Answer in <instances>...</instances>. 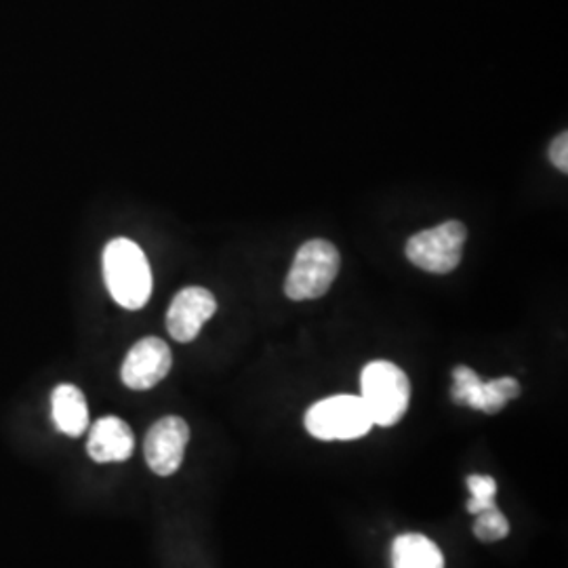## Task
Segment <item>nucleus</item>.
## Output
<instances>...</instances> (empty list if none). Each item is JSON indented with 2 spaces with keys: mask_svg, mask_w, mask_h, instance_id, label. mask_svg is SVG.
<instances>
[{
  "mask_svg": "<svg viewBox=\"0 0 568 568\" xmlns=\"http://www.w3.org/2000/svg\"><path fill=\"white\" fill-rule=\"evenodd\" d=\"M103 281L112 300L124 310H142L152 295V270L142 246L129 239L105 244Z\"/></svg>",
  "mask_w": 568,
  "mask_h": 568,
  "instance_id": "nucleus-1",
  "label": "nucleus"
},
{
  "mask_svg": "<svg viewBox=\"0 0 568 568\" xmlns=\"http://www.w3.org/2000/svg\"><path fill=\"white\" fill-rule=\"evenodd\" d=\"M361 398L373 426H396L410 405V382L400 366L389 361H373L361 375Z\"/></svg>",
  "mask_w": 568,
  "mask_h": 568,
  "instance_id": "nucleus-2",
  "label": "nucleus"
},
{
  "mask_svg": "<svg viewBox=\"0 0 568 568\" xmlns=\"http://www.w3.org/2000/svg\"><path fill=\"white\" fill-rule=\"evenodd\" d=\"M342 267L337 246L323 239L307 241L300 246L295 262L288 270L284 293L293 302L318 300L326 295Z\"/></svg>",
  "mask_w": 568,
  "mask_h": 568,
  "instance_id": "nucleus-3",
  "label": "nucleus"
},
{
  "mask_svg": "<svg viewBox=\"0 0 568 568\" xmlns=\"http://www.w3.org/2000/svg\"><path fill=\"white\" fill-rule=\"evenodd\" d=\"M373 427V419L361 396L337 394L318 400L305 413V429L318 440H356Z\"/></svg>",
  "mask_w": 568,
  "mask_h": 568,
  "instance_id": "nucleus-4",
  "label": "nucleus"
},
{
  "mask_svg": "<svg viewBox=\"0 0 568 568\" xmlns=\"http://www.w3.org/2000/svg\"><path fill=\"white\" fill-rule=\"evenodd\" d=\"M467 230L462 222L445 224L417 232L405 246L408 262L432 274H448L462 264Z\"/></svg>",
  "mask_w": 568,
  "mask_h": 568,
  "instance_id": "nucleus-5",
  "label": "nucleus"
},
{
  "mask_svg": "<svg viewBox=\"0 0 568 568\" xmlns=\"http://www.w3.org/2000/svg\"><path fill=\"white\" fill-rule=\"evenodd\" d=\"M520 396V384L514 377H499L493 382H483L476 371L469 366L453 368V387L450 398L457 405L483 410L487 415L499 413L509 400Z\"/></svg>",
  "mask_w": 568,
  "mask_h": 568,
  "instance_id": "nucleus-6",
  "label": "nucleus"
},
{
  "mask_svg": "<svg viewBox=\"0 0 568 568\" xmlns=\"http://www.w3.org/2000/svg\"><path fill=\"white\" fill-rule=\"evenodd\" d=\"M190 443V427L178 415H169L150 427L143 453L150 469L159 476H171L182 466L185 447Z\"/></svg>",
  "mask_w": 568,
  "mask_h": 568,
  "instance_id": "nucleus-7",
  "label": "nucleus"
},
{
  "mask_svg": "<svg viewBox=\"0 0 568 568\" xmlns=\"http://www.w3.org/2000/svg\"><path fill=\"white\" fill-rule=\"evenodd\" d=\"M173 366V354L169 345L159 337H145L133 345L124 358L121 379L129 389H150L159 386Z\"/></svg>",
  "mask_w": 568,
  "mask_h": 568,
  "instance_id": "nucleus-8",
  "label": "nucleus"
},
{
  "mask_svg": "<svg viewBox=\"0 0 568 568\" xmlns=\"http://www.w3.org/2000/svg\"><path fill=\"white\" fill-rule=\"evenodd\" d=\"M217 302L211 291L203 286H185L169 305L166 328L175 342L190 344L199 337L204 323L213 318Z\"/></svg>",
  "mask_w": 568,
  "mask_h": 568,
  "instance_id": "nucleus-9",
  "label": "nucleus"
},
{
  "mask_svg": "<svg viewBox=\"0 0 568 568\" xmlns=\"http://www.w3.org/2000/svg\"><path fill=\"white\" fill-rule=\"evenodd\" d=\"M135 438L121 417L108 415L95 422L89 432L87 453L98 464H121L133 455Z\"/></svg>",
  "mask_w": 568,
  "mask_h": 568,
  "instance_id": "nucleus-10",
  "label": "nucleus"
},
{
  "mask_svg": "<svg viewBox=\"0 0 568 568\" xmlns=\"http://www.w3.org/2000/svg\"><path fill=\"white\" fill-rule=\"evenodd\" d=\"M53 424L61 434L79 438L89 427V406L81 389L72 384H61L51 394Z\"/></svg>",
  "mask_w": 568,
  "mask_h": 568,
  "instance_id": "nucleus-11",
  "label": "nucleus"
},
{
  "mask_svg": "<svg viewBox=\"0 0 568 568\" xmlns=\"http://www.w3.org/2000/svg\"><path fill=\"white\" fill-rule=\"evenodd\" d=\"M392 562L394 568H445V556L426 535L406 532L392 546Z\"/></svg>",
  "mask_w": 568,
  "mask_h": 568,
  "instance_id": "nucleus-12",
  "label": "nucleus"
},
{
  "mask_svg": "<svg viewBox=\"0 0 568 568\" xmlns=\"http://www.w3.org/2000/svg\"><path fill=\"white\" fill-rule=\"evenodd\" d=\"M467 488H469V501H467V511L471 516H478L487 509L497 508L495 495H497V483L493 476H483V474H471L467 476Z\"/></svg>",
  "mask_w": 568,
  "mask_h": 568,
  "instance_id": "nucleus-13",
  "label": "nucleus"
},
{
  "mask_svg": "<svg viewBox=\"0 0 568 568\" xmlns=\"http://www.w3.org/2000/svg\"><path fill=\"white\" fill-rule=\"evenodd\" d=\"M474 535H476L483 544L501 541V539H506L509 535L508 518L504 516V511L499 508L487 509V511H483V514L476 516Z\"/></svg>",
  "mask_w": 568,
  "mask_h": 568,
  "instance_id": "nucleus-14",
  "label": "nucleus"
},
{
  "mask_svg": "<svg viewBox=\"0 0 568 568\" xmlns=\"http://www.w3.org/2000/svg\"><path fill=\"white\" fill-rule=\"evenodd\" d=\"M549 159H551V164L556 166V169H560L562 173H568V133L567 131H562L551 145H549Z\"/></svg>",
  "mask_w": 568,
  "mask_h": 568,
  "instance_id": "nucleus-15",
  "label": "nucleus"
}]
</instances>
